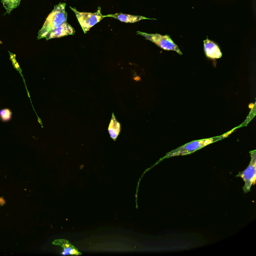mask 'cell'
Returning a JSON list of instances; mask_svg holds the SVG:
<instances>
[{"label":"cell","mask_w":256,"mask_h":256,"mask_svg":"<svg viewBox=\"0 0 256 256\" xmlns=\"http://www.w3.org/2000/svg\"><path fill=\"white\" fill-rule=\"evenodd\" d=\"M66 6V4L63 2L54 6L38 32V40L45 38L50 32L66 22L68 14L65 10Z\"/></svg>","instance_id":"obj_1"},{"label":"cell","mask_w":256,"mask_h":256,"mask_svg":"<svg viewBox=\"0 0 256 256\" xmlns=\"http://www.w3.org/2000/svg\"><path fill=\"white\" fill-rule=\"evenodd\" d=\"M225 137L226 136L224 134L220 136L192 141L168 152L164 158L183 156L191 154Z\"/></svg>","instance_id":"obj_2"},{"label":"cell","mask_w":256,"mask_h":256,"mask_svg":"<svg viewBox=\"0 0 256 256\" xmlns=\"http://www.w3.org/2000/svg\"><path fill=\"white\" fill-rule=\"evenodd\" d=\"M70 9L75 13L76 17L84 32L86 34L90 28L100 21L104 16H102L99 7L96 12H78L75 8L70 6Z\"/></svg>","instance_id":"obj_3"},{"label":"cell","mask_w":256,"mask_h":256,"mask_svg":"<svg viewBox=\"0 0 256 256\" xmlns=\"http://www.w3.org/2000/svg\"><path fill=\"white\" fill-rule=\"evenodd\" d=\"M250 154L251 159L248 166L237 176L243 179L244 184L243 190L244 192L250 190L252 186L255 184L256 180V151H251Z\"/></svg>","instance_id":"obj_4"},{"label":"cell","mask_w":256,"mask_h":256,"mask_svg":"<svg viewBox=\"0 0 256 256\" xmlns=\"http://www.w3.org/2000/svg\"><path fill=\"white\" fill-rule=\"evenodd\" d=\"M137 34H140L162 49L168 50H174L180 54L182 52L178 46L172 41L168 35H161L160 34H150L140 31L137 32Z\"/></svg>","instance_id":"obj_5"},{"label":"cell","mask_w":256,"mask_h":256,"mask_svg":"<svg viewBox=\"0 0 256 256\" xmlns=\"http://www.w3.org/2000/svg\"><path fill=\"white\" fill-rule=\"evenodd\" d=\"M74 33V29L66 22L50 32L45 38L46 40H48L54 38L73 35Z\"/></svg>","instance_id":"obj_6"},{"label":"cell","mask_w":256,"mask_h":256,"mask_svg":"<svg viewBox=\"0 0 256 256\" xmlns=\"http://www.w3.org/2000/svg\"><path fill=\"white\" fill-rule=\"evenodd\" d=\"M204 52L208 58L216 59L222 57L221 51L216 44L208 39L204 40Z\"/></svg>","instance_id":"obj_7"},{"label":"cell","mask_w":256,"mask_h":256,"mask_svg":"<svg viewBox=\"0 0 256 256\" xmlns=\"http://www.w3.org/2000/svg\"><path fill=\"white\" fill-rule=\"evenodd\" d=\"M104 17H112L120 20L121 22H125L133 23L142 20L148 19L152 20L141 16H134L122 13H116L114 14H110L104 16ZM156 20V19H154Z\"/></svg>","instance_id":"obj_8"},{"label":"cell","mask_w":256,"mask_h":256,"mask_svg":"<svg viewBox=\"0 0 256 256\" xmlns=\"http://www.w3.org/2000/svg\"><path fill=\"white\" fill-rule=\"evenodd\" d=\"M108 131L111 138L114 140H116L120 131V124L116 120L113 113L109 124Z\"/></svg>","instance_id":"obj_9"},{"label":"cell","mask_w":256,"mask_h":256,"mask_svg":"<svg viewBox=\"0 0 256 256\" xmlns=\"http://www.w3.org/2000/svg\"><path fill=\"white\" fill-rule=\"evenodd\" d=\"M20 1L21 0H2V2L6 13L9 14L20 4Z\"/></svg>","instance_id":"obj_10"},{"label":"cell","mask_w":256,"mask_h":256,"mask_svg":"<svg viewBox=\"0 0 256 256\" xmlns=\"http://www.w3.org/2000/svg\"><path fill=\"white\" fill-rule=\"evenodd\" d=\"M62 244V246L63 248V250L61 254L62 255H68V254H78V252L77 250L72 246L71 244L68 243H67L66 242H62L61 241V243Z\"/></svg>","instance_id":"obj_11"},{"label":"cell","mask_w":256,"mask_h":256,"mask_svg":"<svg viewBox=\"0 0 256 256\" xmlns=\"http://www.w3.org/2000/svg\"><path fill=\"white\" fill-rule=\"evenodd\" d=\"M12 116V112L8 108H4L0 110V119L4 122L9 121Z\"/></svg>","instance_id":"obj_12"}]
</instances>
